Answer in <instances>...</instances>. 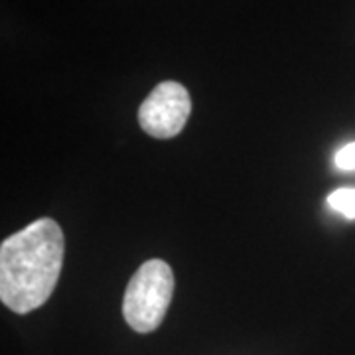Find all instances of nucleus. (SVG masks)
Returning a JSON list of instances; mask_svg holds the SVG:
<instances>
[{
	"label": "nucleus",
	"instance_id": "1",
	"mask_svg": "<svg viewBox=\"0 0 355 355\" xmlns=\"http://www.w3.org/2000/svg\"><path fill=\"white\" fill-rule=\"evenodd\" d=\"M65 237L60 223L42 217L0 245V300L14 314L44 306L62 275Z\"/></svg>",
	"mask_w": 355,
	"mask_h": 355
},
{
	"label": "nucleus",
	"instance_id": "2",
	"mask_svg": "<svg viewBox=\"0 0 355 355\" xmlns=\"http://www.w3.org/2000/svg\"><path fill=\"white\" fill-rule=\"evenodd\" d=\"M174 272L162 259H150L130 277L123 296V316L137 334H150L164 320L174 294Z\"/></svg>",
	"mask_w": 355,
	"mask_h": 355
},
{
	"label": "nucleus",
	"instance_id": "3",
	"mask_svg": "<svg viewBox=\"0 0 355 355\" xmlns=\"http://www.w3.org/2000/svg\"><path fill=\"white\" fill-rule=\"evenodd\" d=\"M191 113L190 91L178 81H162L139 107L140 128L153 139L178 137Z\"/></svg>",
	"mask_w": 355,
	"mask_h": 355
},
{
	"label": "nucleus",
	"instance_id": "4",
	"mask_svg": "<svg viewBox=\"0 0 355 355\" xmlns=\"http://www.w3.org/2000/svg\"><path fill=\"white\" fill-rule=\"evenodd\" d=\"M328 205L345 219H355V188H340L328 196Z\"/></svg>",
	"mask_w": 355,
	"mask_h": 355
},
{
	"label": "nucleus",
	"instance_id": "5",
	"mask_svg": "<svg viewBox=\"0 0 355 355\" xmlns=\"http://www.w3.org/2000/svg\"><path fill=\"white\" fill-rule=\"evenodd\" d=\"M336 168L342 172H355V142H347L336 153Z\"/></svg>",
	"mask_w": 355,
	"mask_h": 355
}]
</instances>
